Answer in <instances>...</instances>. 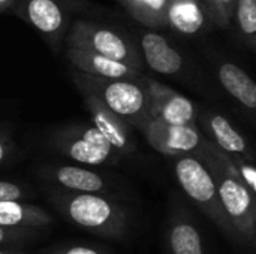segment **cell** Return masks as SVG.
I'll return each instance as SVG.
<instances>
[{
    "label": "cell",
    "mask_w": 256,
    "mask_h": 254,
    "mask_svg": "<svg viewBox=\"0 0 256 254\" xmlns=\"http://www.w3.org/2000/svg\"><path fill=\"white\" fill-rule=\"evenodd\" d=\"M54 148L63 156L88 166L117 163L122 154L94 126H68L54 132Z\"/></svg>",
    "instance_id": "cell-5"
},
{
    "label": "cell",
    "mask_w": 256,
    "mask_h": 254,
    "mask_svg": "<svg viewBox=\"0 0 256 254\" xmlns=\"http://www.w3.org/2000/svg\"><path fill=\"white\" fill-rule=\"evenodd\" d=\"M12 148H14V144H12V141L9 139V136L0 135V165L6 160V157L10 154Z\"/></svg>",
    "instance_id": "cell-24"
},
{
    "label": "cell",
    "mask_w": 256,
    "mask_h": 254,
    "mask_svg": "<svg viewBox=\"0 0 256 254\" xmlns=\"http://www.w3.org/2000/svg\"><path fill=\"white\" fill-rule=\"evenodd\" d=\"M81 87L94 93L106 108L123 118L129 126L142 130L150 120L146 90L130 79L87 78Z\"/></svg>",
    "instance_id": "cell-4"
},
{
    "label": "cell",
    "mask_w": 256,
    "mask_h": 254,
    "mask_svg": "<svg viewBox=\"0 0 256 254\" xmlns=\"http://www.w3.org/2000/svg\"><path fill=\"white\" fill-rule=\"evenodd\" d=\"M230 154V153H228ZM230 159L237 171L238 178L242 180V183L248 187V190L255 196L256 193V169L254 163L242 156L237 154H230Z\"/></svg>",
    "instance_id": "cell-19"
},
{
    "label": "cell",
    "mask_w": 256,
    "mask_h": 254,
    "mask_svg": "<svg viewBox=\"0 0 256 254\" xmlns=\"http://www.w3.org/2000/svg\"><path fill=\"white\" fill-rule=\"evenodd\" d=\"M44 177L54 184H58L63 190L75 193H99L106 189V180L81 166H50L44 171Z\"/></svg>",
    "instance_id": "cell-9"
},
{
    "label": "cell",
    "mask_w": 256,
    "mask_h": 254,
    "mask_svg": "<svg viewBox=\"0 0 256 254\" xmlns=\"http://www.w3.org/2000/svg\"><path fill=\"white\" fill-rule=\"evenodd\" d=\"M92 45H93L96 54H99V55H102L105 58L114 60V61H120L123 64H126V60L130 57L126 43L117 34H114L110 30L96 31L93 34Z\"/></svg>",
    "instance_id": "cell-17"
},
{
    "label": "cell",
    "mask_w": 256,
    "mask_h": 254,
    "mask_svg": "<svg viewBox=\"0 0 256 254\" xmlns=\"http://www.w3.org/2000/svg\"><path fill=\"white\" fill-rule=\"evenodd\" d=\"M219 79L224 88L248 109L256 108V84L238 66L225 63L219 69Z\"/></svg>",
    "instance_id": "cell-13"
},
{
    "label": "cell",
    "mask_w": 256,
    "mask_h": 254,
    "mask_svg": "<svg viewBox=\"0 0 256 254\" xmlns=\"http://www.w3.org/2000/svg\"><path fill=\"white\" fill-rule=\"evenodd\" d=\"M0 254H16V253H14V252H10V250H0Z\"/></svg>",
    "instance_id": "cell-26"
},
{
    "label": "cell",
    "mask_w": 256,
    "mask_h": 254,
    "mask_svg": "<svg viewBox=\"0 0 256 254\" xmlns=\"http://www.w3.org/2000/svg\"><path fill=\"white\" fill-rule=\"evenodd\" d=\"M170 19L172 25L182 33H196L202 22L204 16L200 7L194 3H177L170 9Z\"/></svg>",
    "instance_id": "cell-18"
},
{
    "label": "cell",
    "mask_w": 256,
    "mask_h": 254,
    "mask_svg": "<svg viewBox=\"0 0 256 254\" xmlns=\"http://www.w3.org/2000/svg\"><path fill=\"white\" fill-rule=\"evenodd\" d=\"M46 254H106L102 250L93 249V247H86V246H68V247H57L52 249Z\"/></svg>",
    "instance_id": "cell-23"
},
{
    "label": "cell",
    "mask_w": 256,
    "mask_h": 254,
    "mask_svg": "<svg viewBox=\"0 0 256 254\" xmlns=\"http://www.w3.org/2000/svg\"><path fill=\"white\" fill-rule=\"evenodd\" d=\"M168 246L172 254H204L198 229L184 217L172 222L168 231Z\"/></svg>",
    "instance_id": "cell-15"
},
{
    "label": "cell",
    "mask_w": 256,
    "mask_h": 254,
    "mask_svg": "<svg viewBox=\"0 0 256 254\" xmlns=\"http://www.w3.org/2000/svg\"><path fill=\"white\" fill-rule=\"evenodd\" d=\"M144 1H147V3L152 4L153 7H160V6L164 4V0H144Z\"/></svg>",
    "instance_id": "cell-25"
},
{
    "label": "cell",
    "mask_w": 256,
    "mask_h": 254,
    "mask_svg": "<svg viewBox=\"0 0 256 254\" xmlns=\"http://www.w3.org/2000/svg\"><path fill=\"white\" fill-rule=\"evenodd\" d=\"M34 231L36 229H15V228H3V226H0V246L21 241V240L30 237Z\"/></svg>",
    "instance_id": "cell-22"
},
{
    "label": "cell",
    "mask_w": 256,
    "mask_h": 254,
    "mask_svg": "<svg viewBox=\"0 0 256 254\" xmlns=\"http://www.w3.org/2000/svg\"><path fill=\"white\" fill-rule=\"evenodd\" d=\"M238 21L244 33L254 34L256 31V0L238 1Z\"/></svg>",
    "instance_id": "cell-20"
},
{
    "label": "cell",
    "mask_w": 256,
    "mask_h": 254,
    "mask_svg": "<svg viewBox=\"0 0 256 254\" xmlns=\"http://www.w3.org/2000/svg\"><path fill=\"white\" fill-rule=\"evenodd\" d=\"M28 16L32 22L45 33L56 31L62 24V12L52 0H30Z\"/></svg>",
    "instance_id": "cell-16"
},
{
    "label": "cell",
    "mask_w": 256,
    "mask_h": 254,
    "mask_svg": "<svg viewBox=\"0 0 256 254\" xmlns=\"http://www.w3.org/2000/svg\"><path fill=\"white\" fill-rule=\"evenodd\" d=\"M174 172L180 187L190 198V201L226 235L237 238L231 223L224 213L214 181L202 162L196 156L176 157Z\"/></svg>",
    "instance_id": "cell-3"
},
{
    "label": "cell",
    "mask_w": 256,
    "mask_h": 254,
    "mask_svg": "<svg viewBox=\"0 0 256 254\" xmlns=\"http://www.w3.org/2000/svg\"><path fill=\"white\" fill-rule=\"evenodd\" d=\"M147 112L152 121H159L172 126L195 124V105L184 96L152 82L146 88Z\"/></svg>",
    "instance_id": "cell-7"
},
{
    "label": "cell",
    "mask_w": 256,
    "mask_h": 254,
    "mask_svg": "<svg viewBox=\"0 0 256 254\" xmlns=\"http://www.w3.org/2000/svg\"><path fill=\"white\" fill-rule=\"evenodd\" d=\"M141 132L152 148L168 157L195 156L204 142L196 124L172 126L159 121H148Z\"/></svg>",
    "instance_id": "cell-6"
},
{
    "label": "cell",
    "mask_w": 256,
    "mask_h": 254,
    "mask_svg": "<svg viewBox=\"0 0 256 254\" xmlns=\"http://www.w3.org/2000/svg\"><path fill=\"white\" fill-rule=\"evenodd\" d=\"M142 51L148 66L159 73H177L183 64L182 55L156 33H147L142 37Z\"/></svg>",
    "instance_id": "cell-12"
},
{
    "label": "cell",
    "mask_w": 256,
    "mask_h": 254,
    "mask_svg": "<svg viewBox=\"0 0 256 254\" xmlns=\"http://www.w3.org/2000/svg\"><path fill=\"white\" fill-rule=\"evenodd\" d=\"M24 196H27L26 190L10 181H0V202L3 201H21Z\"/></svg>",
    "instance_id": "cell-21"
},
{
    "label": "cell",
    "mask_w": 256,
    "mask_h": 254,
    "mask_svg": "<svg viewBox=\"0 0 256 254\" xmlns=\"http://www.w3.org/2000/svg\"><path fill=\"white\" fill-rule=\"evenodd\" d=\"M0 1H2V0H0Z\"/></svg>",
    "instance_id": "cell-28"
},
{
    "label": "cell",
    "mask_w": 256,
    "mask_h": 254,
    "mask_svg": "<svg viewBox=\"0 0 256 254\" xmlns=\"http://www.w3.org/2000/svg\"><path fill=\"white\" fill-rule=\"evenodd\" d=\"M195 156L202 162V165L210 172L218 189L224 213L228 222L231 223L237 238L254 243L256 237L255 196L248 190V187L242 181L232 177L222 166V163L210 150L207 139H204L201 150Z\"/></svg>",
    "instance_id": "cell-2"
},
{
    "label": "cell",
    "mask_w": 256,
    "mask_h": 254,
    "mask_svg": "<svg viewBox=\"0 0 256 254\" xmlns=\"http://www.w3.org/2000/svg\"><path fill=\"white\" fill-rule=\"evenodd\" d=\"M81 91L84 96L86 106L92 114L93 126L122 156L134 153L136 145L132 135V126H129L123 118H120L110 108H106L105 103L94 93L84 87H81Z\"/></svg>",
    "instance_id": "cell-8"
},
{
    "label": "cell",
    "mask_w": 256,
    "mask_h": 254,
    "mask_svg": "<svg viewBox=\"0 0 256 254\" xmlns=\"http://www.w3.org/2000/svg\"><path fill=\"white\" fill-rule=\"evenodd\" d=\"M51 201L66 220L84 231L106 238H120L126 234L128 211L102 195L54 190Z\"/></svg>",
    "instance_id": "cell-1"
},
{
    "label": "cell",
    "mask_w": 256,
    "mask_h": 254,
    "mask_svg": "<svg viewBox=\"0 0 256 254\" xmlns=\"http://www.w3.org/2000/svg\"><path fill=\"white\" fill-rule=\"evenodd\" d=\"M52 223V217L38 205L21 201L0 202V226L15 229H38Z\"/></svg>",
    "instance_id": "cell-11"
},
{
    "label": "cell",
    "mask_w": 256,
    "mask_h": 254,
    "mask_svg": "<svg viewBox=\"0 0 256 254\" xmlns=\"http://www.w3.org/2000/svg\"><path fill=\"white\" fill-rule=\"evenodd\" d=\"M226 1H230V0H226Z\"/></svg>",
    "instance_id": "cell-27"
},
{
    "label": "cell",
    "mask_w": 256,
    "mask_h": 254,
    "mask_svg": "<svg viewBox=\"0 0 256 254\" xmlns=\"http://www.w3.org/2000/svg\"><path fill=\"white\" fill-rule=\"evenodd\" d=\"M202 126L210 138L208 142H212L216 148L230 154L242 156L250 162L254 160V151L249 142L224 115L207 114L202 117Z\"/></svg>",
    "instance_id": "cell-10"
},
{
    "label": "cell",
    "mask_w": 256,
    "mask_h": 254,
    "mask_svg": "<svg viewBox=\"0 0 256 254\" xmlns=\"http://www.w3.org/2000/svg\"><path fill=\"white\" fill-rule=\"evenodd\" d=\"M75 63L84 69L88 73H93L99 78H106V79H129L135 76V72L132 67L114 61L110 58H105L99 54H88V52H76L74 55Z\"/></svg>",
    "instance_id": "cell-14"
}]
</instances>
